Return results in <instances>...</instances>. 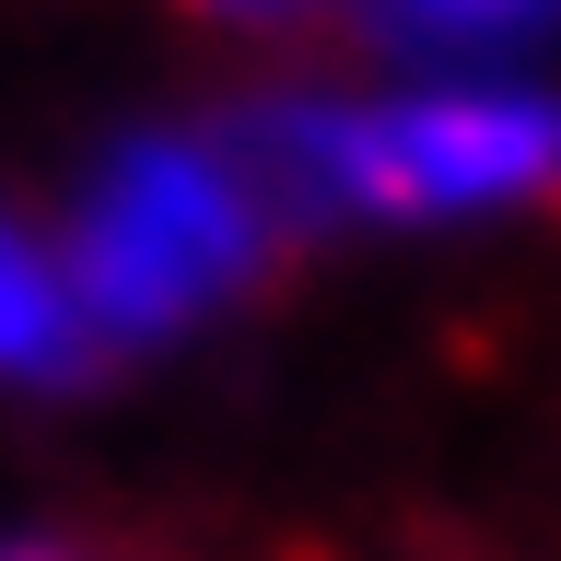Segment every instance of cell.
<instances>
[{"label":"cell","instance_id":"277c9868","mask_svg":"<svg viewBox=\"0 0 561 561\" xmlns=\"http://www.w3.org/2000/svg\"><path fill=\"white\" fill-rule=\"evenodd\" d=\"M70 340H82V316H70L59 257L0 222V375H47V363H70Z\"/></svg>","mask_w":561,"mask_h":561},{"label":"cell","instance_id":"7a4b0ae2","mask_svg":"<svg viewBox=\"0 0 561 561\" xmlns=\"http://www.w3.org/2000/svg\"><path fill=\"white\" fill-rule=\"evenodd\" d=\"M270 245V187L245 140H129L82 187L59 245L70 316L105 340H175L199 328Z\"/></svg>","mask_w":561,"mask_h":561},{"label":"cell","instance_id":"8992f818","mask_svg":"<svg viewBox=\"0 0 561 561\" xmlns=\"http://www.w3.org/2000/svg\"><path fill=\"white\" fill-rule=\"evenodd\" d=\"M0 561H70V550H47V538H24V550H0Z\"/></svg>","mask_w":561,"mask_h":561},{"label":"cell","instance_id":"3957f363","mask_svg":"<svg viewBox=\"0 0 561 561\" xmlns=\"http://www.w3.org/2000/svg\"><path fill=\"white\" fill-rule=\"evenodd\" d=\"M375 24L398 59L468 70V59H515V47H550L561 0H375Z\"/></svg>","mask_w":561,"mask_h":561},{"label":"cell","instance_id":"5b68a950","mask_svg":"<svg viewBox=\"0 0 561 561\" xmlns=\"http://www.w3.org/2000/svg\"><path fill=\"white\" fill-rule=\"evenodd\" d=\"M199 12H222V24H293V12H328V0H199Z\"/></svg>","mask_w":561,"mask_h":561},{"label":"cell","instance_id":"6da1fadb","mask_svg":"<svg viewBox=\"0 0 561 561\" xmlns=\"http://www.w3.org/2000/svg\"><path fill=\"white\" fill-rule=\"evenodd\" d=\"M257 187L328 222H468L561 187V94L538 82H410V94H316L245 129Z\"/></svg>","mask_w":561,"mask_h":561}]
</instances>
